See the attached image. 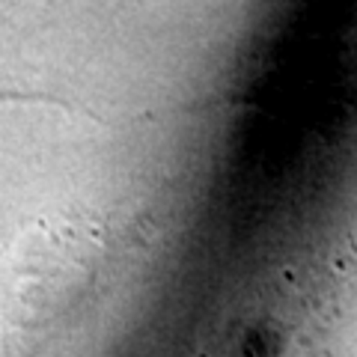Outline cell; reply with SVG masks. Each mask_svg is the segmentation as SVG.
<instances>
[{
    "label": "cell",
    "instance_id": "cell-1",
    "mask_svg": "<svg viewBox=\"0 0 357 357\" xmlns=\"http://www.w3.org/2000/svg\"><path fill=\"white\" fill-rule=\"evenodd\" d=\"M0 105H63V98L48 93V89L0 77Z\"/></svg>",
    "mask_w": 357,
    "mask_h": 357
}]
</instances>
